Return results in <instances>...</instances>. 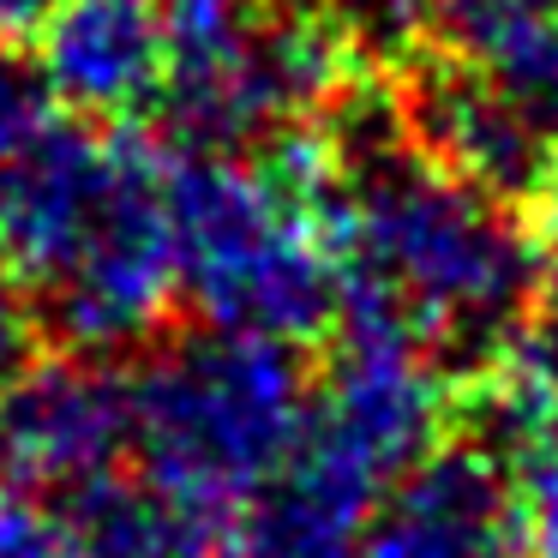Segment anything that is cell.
<instances>
[{"mask_svg":"<svg viewBox=\"0 0 558 558\" xmlns=\"http://www.w3.org/2000/svg\"><path fill=\"white\" fill-rule=\"evenodd\" d=\"M342 325L421 342L474 373L517 349L541 294V253L505 198L457 181L414 145H373L337 186Z\"/></svg>","mask_w":558,"mask_h":558,"instance_id":"1","label":"cell"},{"mask_svg":"<svg viewBox=\"0 0 558 558\" xmlns=\"http://www.w3.org/2000/svg\"><path fill=\"white\" fill-rule=\"evenodd\" d=\"M337 174L325 145L289 133L265 150H193L169 169L181 301L205 330L301 342L342 313Z\"/></svg>","mask_w":558,"mask_h":558,"instance_id":"2","label":"cell"},{"mask_svg":"<svg viewBox=\"0 0 558 558\" xmlns=\"http://www.w3.org/2000/svg\"><path fill=\"white\" fill-rule=\"evenodd\" d=\"M313 414L294 342L198 330L133 373V457L150 486L246 517L253 493L294 457Z\"/></svg>","mask_w":558,"mask_h":558,"instance_id":"3","label":"cell"},{"mask_svg":"<svg viewBox=\"0 0 558 558\" xmlns=\"http://www.w3.org/2000/svg\"><path fill=\"white\" fill-rule=\"evenodd\" d=\"M157 102L193 150L277 145L325 109L361 61V31L330 7L282 0H162Z\"/></svg>","mask_w":558,"mask_h":558,"instance_id":"4","label":"cell"},{"mask_svg":"<svg viewBox=\"0 0 558 558\" xmlns=\"http://www.w3.org/2000/svg\"><path fill=\"white\" fill-rule=\"evenodd\" d=\"M169 157L145 145L133 181L121 186L102 229L85 253L43 289V313L61 330L73 354L138 349L162 330V318L181 301V253H174V210H169Z\"/></svg>","mask_w":558,"mask_h":558,"instance_id":"5","label":"cell"},{"mask_svg":"<svg viewBox=\"0 0 558 558\" xmlns=\"http://www.w3.org/2000/svg\"><path fill=\"white\" fill-rule=\"evenodd\" d=\"M450 414V373L421 342L373 325H342L337 354L313 385L306 438L390 493L445 445Z\"/></svg>","mask_w":558,"mask_h":558,"instance_id":"6","label":"cell"},{"mask_svg":"<svg viewBox=\"0 0 558 558\" xmlns=\"http://www.w3.org/2000/svg\"><path fill=\"white\" fill-rule=\"evenodd\" d=\"M133 457V378L97 354H49L0 397V486L61 510Z\"/></svg>","mask_w":558,"mask_h":558,"instance_id":"7","label":"cell"},{"mask_svg":"<svg viewBox=\"0 0 558 558\" xmlns=\"http://www.w3.org/2000/svg\"><path fill=\"white\" fill-rule=\"evenodd\" d=\"M145 145L90 126H43L0 169V258L43 294L102 229Z\"/></svg>","mask_w":558,"mask_h":558,"instance_id":"8","label":"cell"},{"mask_svg":"<svg viewBox=\"0 0 558 558\" xmlns=\"http://www.w3.org/2000/svg\"><path fill=\"white\" fill-rule=\"evenodd\" d=\"M366 558H522L510 474L462 438L438 445L378 498Z\"/></svg>","mask_w":558,"mask_h":558,"instance_id":"9","label":"cell"},{"mask_svg":"<svg viewBox=\"0 0 558 558\" xmlns=\"http://www.w3.org/2000/svg\"><path fill=\"white\" fill-rule=\"evenodd\" d=\"M409 126L414 150L450 169L457 181L481 186V193L505 198H541V186L558 169V145L517 114L498 90H486L481 78H469L462 66H450L445 54L426 61L409 85Z\"/></svg>","mask_w":558,"mask_h":558,"instance_id":"10","label":"cell"},{"mask_svg":"<svg viewBox=\"0 0 558 558\" xmlns=\"http://www.w3.org/2000/svg\"><path fill=\"white\" fill-rule=\"evenodd\" d=\"M49 102L85 121H121L162 85V19L145 0H54L37 31Z\"/></svg>","mask_w":558,"mask_h":558,"instance_id":"11","label":"cell"},{"mask_svg":"<svg viewBox=\"0 0 558 558\" xmlns=\"http://www.w3.org/2000/svg\"><path fill=\"white\" fill-rule=\"evenodd\" d=\"M378 498L385 486L301 433L294 457L246 505L234 558H366V522Z\"/></svg>","mask_w":558,"mask_h":558,"instance_id":"12","label":"cell"},{"mask_svg":"<svg viewBox=\"0 0 558 558\" xmlns=\"http://www.w3.org/2000/svg\"><path fill=\"white\" fill-rule=\"evenodd\" d=\"M438 54L558 145V0H426Z\"/></svg>","mask_w":558,"mask_h":558,"instance_id":"13","label":"cell"},{"mask_svg":"<svg viewBox=\"0 0 558 558\" xmlns=\"http://www.w3.org/2000/svg\"><path fill=\"white\" fill-rule=\"evenodd\" d=\"M61 517L97 546L102 558H234L241 517L174 498L145 474H109L90 493L66 498Z\"/></svg>","mask_w":558,"mask_h":558,"instance_id":"14","label":"cell"},{"mask_svg":"<svg viewBox=\"0 0 558 558\" xmlns=\"http://www.w3.org/2000/svg\"><path fill=\"white\" fill-rule=\"evenodd\" d=\"M37 342H43V306L31 294V282L0 258V397L43 361Z\"/></svg>","mask_w":558,"mask_h":558,"instance_id":"15","label":"cell"},{"mask_svg":"<svg viewBox=\"0 0 558 558\" xmlns=\"http://www.w3.org/2000/svg\"><path fill=\"white\" fill-rule=\"evenodd\" d=\"M49 126V90H43L37 66L13 61L0 49V169Z\"/></svg>","mask_w":558,"mask_h":558,"instance_id":"16","label":"cell"},{"mask_svg":"<svg viewBox=\"0 0 558 558\" xmlns=\"http://www.w3.org/2000/svg\"><path fill=\"white\" fill-rule=\"evenodd\" d=\"M517 493V541L522 558H558V450L510 481Z\"/></svg>","mask_w":558,"mask_h":558,"instance_id":"17","label":"cell"},{"mask_svg":"<svg viewBox=\"0 0 558 558\" xmlns=\"http://www.w3.org/2000/svg\"><path fill=\"white\" fill-rule=\"evenodd\" d=\"M517 361L558 390V265L541 277V294H534V306H529V325H522V337H517Z\"/></svg>","mask_w":558,"mask_h":558,"instance_id":"18","label":"cell"},{"mask_svg":"<svg viewBox=\"0 0 558 558\" xmlns=\"http://www.w3.org/2000/svg\"><path fill=\"white\" fill-rule=\"evenodd\" d=\"M0 558H102V553H97V546H90L78 529H73V522L61 517V510L49 505V510H43V517L31 522V529L19 534V541L7 546Z\"/></svg>","mask_w":558,"mask_h":558,"instance_id":"19","label":"cell"},{"mask_svg":"<svg viewBox=\"0 0 558 558\" xmlns=\"http://www.w3.org/2000/svg\"><path fill=\"white\" fill-rule=\"evenodd\" d=\"M43 498H31V493H13V486H0V553H7V546L19 541V534L31 529V522L43 517Z\"/></svg>","mask_w":558,"mask_h":558,"instance_id":"20","label":"cell"},{"mask_svg":"<svg viewBox=\"0 0 558 558\" xmlns=\"http://www.w3.org/2000/svg\"><path fill=\"white\" fill-rule=\"evenodd\" d=\"M54 0H0V49L13 37H37Z\"/></svg>","mask_w":558,"mask_h":558,"instance_id":"21","label":"cell"},{"mask_svg":"<svg viewBox=\"0 0 558 558\" xmlns=\"http://www.w3.org/2000/svg\"><path fill=\"white\" fill-rule=\"evenodd\" d=\"M541 234H546V246L558 253V169H553V181L541 186Z\"/></svg>","mask_w":558,"mask_h":558,"instance_id":"22","label":"cell"}]
</instances>
